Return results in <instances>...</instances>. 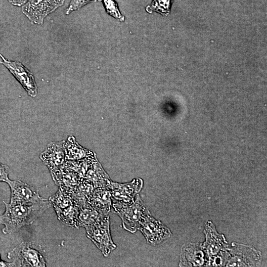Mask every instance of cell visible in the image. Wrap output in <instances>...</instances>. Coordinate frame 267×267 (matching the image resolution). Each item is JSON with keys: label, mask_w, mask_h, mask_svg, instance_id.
Wrapping results in <instances>:
<instances>
[{"label": "cell", "mask_w": 267, "mask_h": 267, "mask_svg": "<svg viewBox=\"0 0 267 267\" xmlns=\"http://www.w3.org/2000/svg\"><path fill=\"white\" fill-rule=\"evenodd\" d=\"M187 245L181 251L179 266H202L204 262V255L202 246L195 244Z\"/></svg>", "instance_id": "obj_14"}, {"label": "cell", "mask_w": 267, "mask_h": 267, "mask_svg": "<svg viewBox=\"0 0 267 267\" xmlns=\"http://www.w3.org/2000/svg\"><path fill=\"white\" fill-rule=\"evenodd\" d=\"M50 173L59 188L70 195L82 178L77 173L64 166Z\"/></svg>", "instance_id": "obj_11"}, {"label": "cell", "mask_w": 267, "mask_h": 267, "mask_svg": "<svg viewBox=\"0 0 267 267\" xmlns=\"http://www.w3.org/2000/svg\"><path fill=\"white\" fill-rule=\"evenodd\" d=\"M66 160H75L85 157L86 151L78 146L73 136H69L64 141Z\"/></svg>", "instance_id": "obj_19"}, {"label": "cell", "mask_w": 267, "mask_h": 267, "mask_svg": "<svg viewBox=\"0 0 267 267\" xmlns=\"http://www.w3.org/2000/svg\"><path fill=\"white\" fill-rule=\"evenodd\" d=\"M65 0H29L22 11L34 24L42 25L44 18L62 5Z\"/></svg>", "instance_id": "obj_5"}, {"label": "cell", "mask_w": 267, "mask_h": 267, "mask_svg": "<svg viewBox=\"0 0 267 267\" xmlns=\"http://www.w3.org/2000/svg\"><path fill=\"white\" fill-rule=\"evenodd\" d=\"M93 0H71L68 7L66 9L65 13L69 14L73 11L78 10L83 6L91 2Z\"/></svg>", "instance_id": "obj_23"}, {"label": "cell", "mask_w": 267, "mask_h": 267, "mask_svg": "<svg viewBox=\"0 0 267 267\" xmlns=\"http://www.w3.org/2000/svg\"><path fill=\"white\" fill-rule=\"evenodd\" d=\"M173 0H153L151 3L146 6L145 9L148 13L156 12L164 16L170 12Z\"/></svg>", "instance_id": "obj_21"}, {"label": "cell", "mask_w": 267, "mask_h": 267, "mask_svg": "<svg viewBox=\"0 0 267 267\" xmlns=\"http://www.w3.org/2000/svg\"><path fill=\"white\" fill-rule=\"evenodd\" d=\"M139 230L144 236L147 242L153 245L161 243L172 235L170 229L153 217L151 214L145 218Z\"/></svg>", "instance_id": "obj_8"}, {"label": "cell", "mask_w": 267, "mask_h": 267, "mask_svg": "<svg viewBox=\"0 0 267 267\" xmlns=\"http://www.w3.org/2000/svg\"><path fill=\"white\" fill-rule=\"evenodd\" d=\"M64 141L50 142L40 155V159L50 172L64 166L66 161Z\"/></svg>", "instance_id": "obj_10"}, {"label": "cell", "mask_w": 267, "mask_h": 267, "mask_svg": "<svg viewBox=\"0 0 267 267\" xmlns=\"http://www.w3.org/2000/svg\"><path fill=\"white\" fill-rule=\"evenodd\" d=\"M1 261V259H0V262Z\"/></svg>", "instance_id": "obj_26"}, {"label": "cell", "mask_w": 267, "mask_h": 267, "mask_svg": "<svg viewBox=\"0 0 267 267\" xmlns=\"http://www.w3.org/2000/svg\"><path fill=\"white\" fill-rule=\"evenodd\" d=\"M12 5L15 6H22L26 3L29 0H7Z\"/></svg>", "instance_id": "obj_25"}, {"label": "cell", "mask_w": 267, "mask_h": 267, "mask_svg": "<svg viewBox=\"0 0 267 267\" xmlns=\"http://www.w3.org/2000/svg\"><path fill=\"white\" fill-rule=\"evenodd\" d=\"M112 209L121 218L123 227L132 233L139 230L145 218L150 214L138 194L131 204L112 202Z\"/></svg>", "instance_id": "obj_2"}, {"label": "cell", "mask_w": 267, "mask_h": 267, "mask_svg": "<svg viewBox=\"0 0 267 267\" xmlns=\"http://www.w3.org/2000/svg\"><path fill=\"white\" fill-rule=\"evenodd\" d=\"M15 267H46V260L42 249L29 242H23L15 247L7 255Z\"/></svg>", "instance_id": "obj_3"}, {"label": "cell", "mask_w": 267, "mask_h": 267, "mask_svg": "<svg viewBox=\"0 0 267 267\" xmlns=\"http://www.w3.org/2000/svg\"><path fill=\"white\" fill-rule=\"evenodd\" d=\"M88 203L101 214L108 215L112 206L110 190L104 187L94 188L89 198Z\"/></svg>", "instance_id": "obj_12"}, {"label": "cell", "mask_w": 267, "mask_h": 267, "mask_svg": "<svg viewBox=\"0 0 267 267\" xmlns=\"http://www.w3.org/2000/svg\"><path fill=\"white\" fill-rule=\"evenodd\" d=\"M87 237L107 257L116 248L113 242L110 229V218L108 215H104L94 224L86 229Z\"/></svg>", "instance_id": "obj_4"}, {"label": "cell", "mask_w": 267, "mask_h": 267, "mask_svg": "<svg viewBox=\"0 0 267 267\" xmlns=\"http://www.w3.org/2000/svg\"><path fill=\"white\" fill-rule=\"evenodd\" d=\"M92 183L94 188L104 187L109 189L111 181L96 163H92L84 178Z\"/></svg>", "instance_id": "obj_15"}, {"label": "cell", "mask_w": 267, "mask_h": 267, "mask_svg": "<svg viewBox=\"0 0 267 267\" xmlns=\"http://www.w3.org/2000/svg\"><path fill=\"white\" fill-rule=\"evenodd\" d=\"M107 13L115 18L123 21L124 16L121 14L117 2L115 0H102Z\"/></svg>", "instance_id": "obj_22"}, {"label": "cell", "mask_w": 267, "mask_h": 267, "mask_svg": "<svg viewBox=\"0 0 267 267\" xmlns=\"http://www.w3.org/2000/svg\"><path fill=\"white\" fill-rule=\"evenodd\" d=\"M80 207L74 201L71 205L62 210L56 211L58 220L63 224L74 228H79L78 217Z\"/></svg>", "instance_id": "obj_18"}, {"label": "cell", "mask_w": 267, "mask_h": 267, "mask_svg": "<svg viewBox=\"0 0 267 267\" xmlns=\"http://www.w3.org/2000/svg\"><path fill=\"white\" fill-rule=\"evenodd\" d=\"M9 171L10 169L7 165L0 162V181L6 182L9 179Z\"/></svg>", "instance_id": "obj_24"}, {"label": "cell", "mask_w": 267, "mask_h": 267, "mask_svg": "<svg viewBox=\"0 0 267 267\" xmlns=\"http://www.w3.org/2000/svg\"><path fill=\"white\" fill-rule=\"evenodd\" d=\"M3 64L15 77L31 97H36L38 88L33 73L21 63L5 58L0 53Z\"/></svg>", "instance_id": "obj_6"}, {"label": "cell", "mask_w": 267, "mask_h": 267, "mask_svg": "<svg viewBox=\"0 0 267 267\" xmlns=\"http://www.w3.org/2000/svg\"><path fill=\"white\" fill-rule=\"evenodd\" d=\"M207 225L206 229V241L203 247L205 248L210 260L214 258L220 251L224 250L226 247L224 237L222 235H219L215 230L214 226L211 222Z\"/></svg>", "instance_id": "obj_13"}, {"label": "cell", "mask_w": 267, "mask_h": 267, "mask_svg": "<svg viewBox=\"0 0 267 267\" xmlns=\"http://www.w3.org/2000/svg\"><path fill=\"white\" fill-rule=\"evenodd\" d=\"M6 182L10 188L11 205H30L44 199L40 196L37 189L22 181L9 178Z\"/></svg>", "instance_id": "obj_7"}, {"label": "cell", "mask_w": 267, "mask_h": 267, "mask_svg": "<svg viewBox=\"0 0 267 267\" xmlns=\"http://www.w3.org/2000/svg\"><path fill=\"white\" fill-rule=\"evenodd\" d=\"M3 202L5 210L0 216V224L4 225L2 232L11 234L21 227L31 224L46 209L51 206L50 202L45 199L30 205H11Z\"/></svg>", "instance_id": "obj_1"}, {"label": "cell", "mask_w": 267, "mask_h": 267, "mask_svg": "<svg viewBox=\"0 0 267 267\" xmlns=\"http://www.w3.org/2000/svg\"><path fill=\"white\" fill-rule=\"evenodd\" d=\"M49 201L55 211L68 207L74 202L71 195L58 188V191L49 197Z\"/></svg>", "instance_id": "obj_20"}, {"label": "cell", "mask_w": 267, "mask_h": 267, "mask_svg": "<svg viewBox=\"0 0 267 267\" xmlns=\"http://www.w3.org/2000/svg\"><path fill=\"white\" fill-rule=\"evenodd\" d=\"M94 187L91 182L82 178L71 196L80 207L89 204V198Z\"/></svg>", "instance_id": "obj_16"}, {"label": "cell", "mask_w": 267, "mask_h": 267, "mask_svg": "<svg viewBox=\"0 0 267 267\" xmlns=\"http://www.w3.org/2000/svg\"><path fill=\"white\" fill-rule=\"evenodd\" d=\"M143 182L142 179L137 178L126 183L111 182L109 189L110 191L112 202L131 204L136 195L141 191Z\"/></svg>", "instance_id": "obj_9"}, {"label": "cell", "mask_w": 267, "mask_h": 267, "mask_svg": "<svg viewBox=\"0 0 267 267\" xmlns=\"http://www.w3.org/2000/svg\"><path fill=\"white\" fill-rule=\"evenodd\" d=\"M103 216L89 204L81 207L78 217V227L86 229L98 222Z\"/></svg>", "instance_id": "obj_17"}]
</instances>
